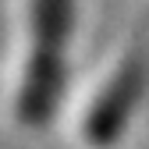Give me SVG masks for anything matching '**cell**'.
Masks as SVG:
<instances>
[{"label": "cell", "mask_w": 149, "mask_h": 149, "mask_svg": "<svg viewBox=\"0 0 149 149\" xmlns=\"http://www.w3.org/2000/svg\"><path fill=\"white\" fill-rule=\"evenodd\" d=\"M142 85H146V64L139 57H128L117 68V74L107 82V89L100 92V100L92 103V110H89L85 135H89L92 146H110V142L121 139L132 110L139 107Z\"/></svg>", "instance_id": "obj_2"}, {"label": "cell", "mask_w": 149, "mask_h": 149, "mask_svg": "<svg viewBox=\"0 0 149 149\" xmlns=\"http://www.w3.org/2000/svg\"><path fill=\"white\" fill-rule=\"evenodd\" d=\"M71 18H74L71 0H32V53L22 92H18V117L25 124H43L46 117H53L61 103Z\"/></svg>", "instance_id": "obj_1"}]
</instances>
